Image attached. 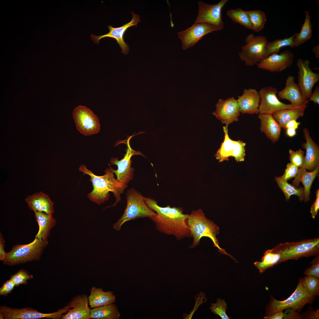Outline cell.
<instances>
[{
	"label": "cell",
	"mask_w": 319,
	"mask_h": 319,
	"mask_svg": "<svg viewBox=\"0 0 319 319\" xmlns=\"http://www.w3.org/2000/svg\"><path fill=\"white\" fill-rule=\"evenodd\" d=\"M120 316L116 305L113 303L95 307L91 310V318L118 319Z\"/></svg>",
	"instance_id": "cell-30"
},
{
	"label": "cell",
	"mask_w": 319,
	"mask_h": 319,
	"mask_svg": "<svg viewBox=\"0 0 319 319\" xmlns=\"http://www.w3.org/2000/svg\"><path fill=\"white\" fill-rule=\"evenodd\" d=\"M319 172V165L310 172L302 167H299L297 174L292 181V184L298 188L300 182L304 186V196L303 200L305 202L309 201L310 200V190L312 183L318 175Z\"/></svg>",
	"instance_id": "cell-26"
},
{
	"label": "cell",
	"mask_w": 319,
	"mask_h": 319,
	"mask_svg": "<svg viewBox=\"0 0 319 319\" xmlns=\"http://www.w3.org/2000/svg\"><path fill=\"white\" fill-rule=\"evenodd\" d=\"M131 136L123 141H119L115 144L114 146L120 143H123L127 145L126 153L124 157L119 160L118 158L113 157L111 158L110 162L111 165H116L118 167L117 170L113 169V172L116 176V179L120 182L127 185L133 178L134 168L131 167V158L135 155H140L145 157L139 151H136L130 147V140Z\"/></svg>",
	"instance_id": "cell-9"
},
{
	"label": "cell",
	"mask_w": 319,
	"mask_h": 319,
	"mask_svg": "<svg viewBox=\"0 0 319 319\" xmlns=\"http://www.w3.org/2000/svg\"><path fill=\"white\" fill-rule=\"evenodd\" d=\"M48 244V240L35 238L31 242L25 245L17 244L6 253L4 264L14 266L38 260Z\"/></svg>",
	"instance_id": "cell-6"
},
{
	"label": "cell",
	"mask_w": 319,
	"mask_h": 319,
	"mask_svg": "<svg viewBox=\"0 0 319 319\" xmlns=\"http://www.w3.org/2000/svg\"><path fill=\"white\" fill-rule=\"evenodd\" d=\"M5 241L2 236V234L0 232V260L4 261L6 258V253L4 250Z\"/></svg>",
	"instance_id": "cell-47"
},
{
	"label": "cell",
	"mask_w": 319,
	"mask_h": 319,
	"mask_svg": "<svg viewBox=\"0 0 319 319\" xmlns=\"http://www.w3.org/2000/svg\"><path fill=\"white\" fill-rule=\"evenodd\" d=\"M65 307L58 311L52 313H45L39 312L30 308H13L5 305L0 307V318L5 319H37L42 318H61L63 313H66Z\"/></svg>",
	"instance_id": "cell-12"
},
{
	"label": "cell",
	"mask_w": 319,
	"mask_h": 319,
	"mask_svg": "<svg viewBox=\"0 0 319 319\" xmlns=\"http://www.w3.org/2000/svg\"><path fill=\"white\" fill-rule=\"evenodd\" d=\"M144 199L149 207L156 213L149 219L154 223L157 230L173 235L178 240L191 237L188 224L189 215L184 214L182 208L169 206L162 207L153 198L144 197Z\"/></svg>",
	"instance_id": "cell-1"
},
{
	"label": "cell",
	"mask_w": 319,
	"mask_h": 319,
	"mask_svg": "<svg viewBox=\"0 0 319 319\" xmlns=\"http://www.w3.org/2000/svg\"><path fill=\"white\" fill-rule=\"evenodd\" d=\"M228 125L223 127L224 134V139L220 148L215 156L219 162L228 161L229 157H232L237 162L244 160L245 155V146L246 143L240 141H234L229 137Z\"/></svg>",
	"instance_id": "cell-11"
},
{
	"label": "cell",
	"mask_w": 319,
	"mask_h": 319,
	"mask_svg": "<svg viewBox=\"0 0 319 319\" xmlns=\"http://www.w3.org/2000/svg\"><path fill=\"white\" fill-rule=\"evenodd\" d=\"M132 19L130 22L117 27H114L109 25L108 28L109 31L108 33L99 36L92 34L91 35L92 40L95 43L98 44L100 40L102 38L107 37L113 38L116 40L120 46L121 49V53L126 55L129 52L130 48L128 45L124 40V35L128 28L133 26L136 27L138 23L140 22L139 15L134 14L133 12H132Z\"/></svg>",
	"instance_id": "cell-17"
},
{
	"label": "cell",
	"mask_w": 319,
	"mask_h": 319,
	"mask_svg": "<svg viewBox=\"0 0 319 319\" xmlns=\"http://www.w3.org/2000/svg\"><path fill=\"white\" fill-rule=\"evenodd\" d=\"M88 302L91 308L113 303L116 297L112 292L104 291L102 288L92 287L88 297Z\"/></svg>",
	"instance_id": "cell-28"
},
{
	"label": "cell",
	"mask_w": 319,
	"mask_h": 319,
	"mask_svg": "<svg viewBox=\"0 0 319 319\" xmlns=\"http://www.w3.org/2000/svg\"><path fill=\"white\" fill-rule=\"evenodd\" d=\"M260 129L273 143L277 142L281 134V127L271 114L259 113Z\"/></svg>",
	"instance_id": "cell-25"
},
{
	"label": "cell",
	"mask_w": 319,
	"mask_h": 319,
	"mask_svg": "<svg viewBox=\"0 0 319 319\" xmlns=\"http://www.w3.org/2000/svg\"><path fill=\"white\" fill-rule=\"evenodd\" d=\"M227 15L234 22L252 30V26L247 11L238 8L227 11Z\"/></svg>",
	"instance_id": "cell-35"
},
{
	"label": "cell",
	"mask_w": 319,
	"mask_h": 319,
	"mask_svg": "<svg viewBox=\"0 0 319 319\" xmlns=\"http://www.w3.org/2000/svg\"><path fill=\"white\" fill-rule=\"evenodd\" d=\"M30 209L34 211H40L52 214L54 213V203L48 195L42 192L36 193L25 198Z\"/></svg>",
	"instance_id": "cell-24"
},
{
	"label": "cell",
	"mask_w": 319,
	"mask_h": 319,
	"mask_svg": "<svg viewBox=\"0 0 319 319\" xmlns=\"http://www.w3.org/2000/svg\"><path fill=\"white\" fill-rule=\"evenodd\" d=\"M294 34L289 37L276 39L271 42L268 41L266 46V58L274 53H277L282 48L290 46L295 47L294 43Z\"/></svg>",
	"instance_id": "cell-33"
},
{
	"label": "cell",
	"mask_w": 319,
	"mask_h": 319,
	"mask_svg": "<svg viewBox=\"0 0 319 319\" xmlns=\"http://www.w3.org/2000/svg\"><path fill=\"white\" fill-rule=\"evenodd\" d=\"M312 265L304 271V274L307 276H315L319 279V256L315 258L311 262Z\"/></svg>",
	"instance_id": "cell-41"
},
{
	"label": "cell",
	"mask_w": 319,
	"mask_h": 319,
	"mask_svg": "<svg viewBox=\"0 0 319 319\" xmlns=\"http://www.w3.org/2000/svg\"><path fill=\"white\" fill-rule=\"evenodd\" d=\"M315 193L316 198L311 207L310 211L312 217L313 219L315 217L319 209V189L317 190Z\"/></svg>",
	"instance_id": "cell-46"
},
{
	"label": "cell",
	"mask_w": 319,
	"mask_h": 319,
	"mask_svg": "<svg viewBox=\"0 0 319 319\" xmlns=\"http://www.w3.org/2000/svg\"><path fill=\"white\" fill-rule=\"evenodd\" d=\"M308 59L304 60L299 58L296 65L298 69V85L302 94L307 100L310 98L315 84L319 81V74L313 72L310 67Z\"/></svg>",
	"instance_id": "cell-15"
},
{
	"label": "cell",
	"mask_w": 319,
	"mask_h": 319,
	"mask_svg": "<svg viewBox=\"0 0 319 319\" xmlns=\"http://www.w3.org/2000/svg\"><path fill=\"white\" fill-rule=\"evenodd\" d=\"M188 224L191 237L193 238L192 244L190 248H194L198 245L200 239L203 237L209 238L212 241L214 245L218 249L222 254L228 255L235 260L225 250L221 248L216 236L219 233V228L214 222L208 219L205 216L201 209L193 210L189 215Z\"/></svg>",
	"instance_id": "cell-3"
},
{
	"label": "cell",
	"mask_w": 319,
	"mask_h": 319,
	"mask_svg": "<svg viewBox=\"0 0 319 319\" xmlns=\"http://www.w3.org/2000/svg\"><path fill=\"white\" fill-rule=\"evenodd\" d=\"M105 171V174L102 176H97L88 169L86 166L82 165L79 170L90 177V180L92 183L93 188L88 195L87 197L92 201L98 205L104 203L110 197L109 192L114 194L116 198L115 202L111 206L105 208L114 206L121 201V195L128 187L127 185L123 184L114 178L113 169L110 166Z\"/></svg>",
	"instance_id": "cell-2"
},
{
	"label": "cell",
	"mask_w": 319,
	"mask_h": 319,
	"mask_svg": "<svg viewBox=\"0 0 319 319\" xmlns=\"http://www.w3.org/2000/svg\"><path fill=\"white\" fill-rule=\"evenodd\" d=\"M252 26V30L256 32L264 27L266 19L264 13L259 10L247 11Z\"/></svg>",
	"instance_id": "cell-36"
},
{
	"label": "cell",
	"mask_w": 319,
	"mask_h": 319,
	"mask_svg": "<svg viewBox=\"0 0 319 319\" xmlns=\"http://www.w3.org/2000/svg\"><path fill=\"white\" fill-rule=\"evenodd\" d=\"M286 168L285 170L284 174L281 176L284 180L287 181L296 176L299 167L290 162L288 163L286 165Z\"/></svg>",
	"instance_id": "cell-42"
},
{
	"label": "cell",
	"mask_w": 319,
	"mask_h": 319,
	"mask_svg": "<svg viewBox=\"0 0 319 319\" xmlns=\"http://www.w3.org/2000/svg\"><path fill=\"white\" fill-rule=\"evenodd\" d=\"M278 92L276 88L271 86L265 87L260 89L258 92L260 99L258 114H272L280 110L303 107L295 106L281 102L277 97Z\"/></svg>",
	"instance_id": "cell-13"
},
{
	"label": "cell",
	"mask_w": 319,
	"mask_h": 319,
	"mask_svg": "<svg viewBox=\"0 0 319 319\" xmlns=\"http://www.w3.org/2000/svg\"><path fill=\"white\" fill-rule=\"evenodd\" d=\"M72 114L77 129L81 134L87 136L99 132L100 125L99 118L89 108L79 105L73 110Z\"/></svg>",
	"instance_id": "cell-10"
},
{
	"label": "cell",
	"mask_w": 319,
	"mask_h": 319,
	"mask_svg": "<svg viewBox=\"0 0 319 319\" xmlns=\"http://www.w3.org/2000/svg\"><path fill=\"white\" fill-rule=\"evenodd\" d=\"M272 249L281 255L280 263L289 260L318 255L319 253V238L281 243Z\"/></svg>",
	"instance_id": "cell-5"
},
{
	"label": "cell",
	"mask_w": 319,
	"mask_h": 319,
	"mask_svg": "<svg viewBox=\"0 0 319 319\" xmlns=\"http://www.w3.org/2000/svg\"><path fill=\"white\" fill-rule=\"evenodd\" d=\"M307 105L302 107L284 109L276 111L272 115L281 128L285 129L286 124L292 120H297L303 116Z\"/></svg>",
	"instance_id": "cell-29"
},
{
	"label": "cell",
	"mask_w": 319,
	"mask_h": 319,
	"mask_svg": "<svg viewBox=\"0 0 319 319\" xmlns=\"http://www.w3.org/2000/svg\"><path fill=\"white\" fill-rule=\"evenodd\" d=\"M228 1V0H222L213 5L198 1V14L194 23H207L222 30L224 26L222 17V10Z\"/></svg>",
	"instance_id": "cell-14"
},
{
	"label": "cell",
	"mask_w": 319,
	"mask_h": 319,
	"mask_svg": "<svg viewBox=\"0 0 319 319\" xmlns=\"http://www.w3.org/2000/svg\"><path fill=\"white\" fill-rule=\"evenodd\" d=\"M220 30L216 26L207 23H194L191 27L178 33L184 50L193 46L205 35Z\"/></svg>",
	"instance_id": "cell-16"
},
{
	"label": "cell",
	"mask_w": 319,
	"mask_h": 319,
	"mask_svg": "<svg viewBox=\"0 0 319 319\" xmlns=\"http://www.w3.org/2000/svg\"><path fill=\"white\" fill-rule=\"evenodd\" d=\"M286 129V134L288 136L292 137L296 135V129L292 128H288Z\"/></svg>",
	"instance_id": "cell-51"
},
{
	"label": "cell",
	"mask_w": 319,
	"mask_h": 319,
	"mask_svg": "<svg viewBox=\"0 0 319 319\" xmlns=\"http://www.w3.org/2000/svg\"><path fill=\"white\" fill-rule=\"evenodd\" d=\"M34 216L39 226V230L35 238L47 240L51 230L55 225L56 219L52 214L40 211H35Z\"/></svg>",
	"instance_id": "cell-27"
},
{
	"label": "cell",
	"mask_w": 319,
	"mask_h": 319,
	"mask_svg": "<svg viewBox=\"0 0 319 319\" xmlns=\"http://www.w3.org/2000/svg\"><path fill=\"white\" fill-rule=\"evenodd\" d=\"M87 295L83 294L75 297L67 306L68 312L62 315V319H89L91 310L88 306Z\"/></svg>",
	"instance_id": "cell-20"
},
{
	"label": "cell",
	"mask_w": 319,
	"mask_h": 319,
	"mask_svg": "<svg viewBox=\"0 0 319 319\" xmlns=\"http://www.w3.org/2000/svg\"><path fill=\"white\" fill-rule=\"evenodd\" d=\"M305 17L304 23L299 33L294 34V43L295 46H297L304 43L311 37L312 26L309 12L305 11Z\"/></svg>",
	"instance_id": "cell-34"
},
{
	"label": "cell",
	"mask_w": 319,
	"mask_h": 319,
	"mask_svg": "<svg viewBox=\"0 0 319 319\" xmlns=\"http://www.w3.org/2000/svg\"><path fill=\"white\" fill-rule=\"evenodd\" d=\"M277 93L279 99L287 100L294 106L302 107L309 103V100L304 97L298 85L295 82L294 77L292 75L287 77L285 87Z\"/></svg>",
	"instance_id": "cell-21"
},
{
	"label": "cell",
	"mask_w": 319,
	"mask_h": 319,
	"mask_svg": "<svg viewBox=\"0 0 319 319\" xmlns=\"http://www.w3.org/2000/svg\"><path fill=\"white\" fill-rule=\"evenodd\" d=\"M126 206L123 215L113 225L116 231L121 229L126 222L136 219L151 217L156 214L145 202L142 194L133 188L128 190L126 192Z\"/></svg>",
	"instance_id": "cell-4"
},
{
	"label": "cell",
	"mask_w": 319,
	"mask_h": 319,
	"mask_svg": "<svg viewBox=\"0 0 319 319\" xmlns=\"http://www.w3.org/2000/svg\"><path fill=\"white\" fill-rule=\"evenodd\" d=\"M32 275H30L26 271L21 269L11 276L10 279L13 281L16 287L20 285L26 284L28 282L27 280L32 279Z\"/></svg>",
	"instance_id": "cell-39"
},
{
	"label": "cell",
	"mask_w": 319,
	"mask_h": 319,
	"mask_svg": "<svg viewBox=\"0 0 319 319\" xmlns=\"http://www.w3.org/2000/svg\"><path fill=\"white\" fill-rule=\"evenodd\" d=\"M303 133L306 142H304L301 146L305 149L306 154L302 167L313 170L319 165V147L311 137L307 128L303 129Z\"/></svg>",
	"instance_id": "cell-22"
},
{
	"label": "cell",
	"mask_w": 319,
	"mask_h": 319,
	"mask_svg": "<svg viewBox=\"0 0 319 319\" xmlns=\"http://www.w3.org/2000/svg\"><path fill=\"white\" fill-rule=\"evenodd\" d=\"M227 308L225 301L220 298L217 299L216 303H211V306L209 307L212 312L219 316L222 319H230L226 312Z\"/></svg>",
	"instance_id": "cell-38"
},
{
	"label": "cell",
	"mask_w": 319,
	"mask_h": 319,
	"mask_svg": "<svg viewBox=\"0 0 319 319\" xmlns=\"http://www.w3.org/2000/svg\"><path fill=\"white\" fill-rule=\"evenodd\" d=\"M289 153L290 162L298 167H302L304 157V151L301 149L295 151L290 149L289 150Z\"/></svg>",
	"instance_id": "cell-40"
},
{
	"label": "cell",
	"mask_w": 319,
	"mask_h": 319,
	"mask_svg": "<svg viewBox=\"0 0 319 319\" xmlns=\"http://www.w3.org/2000/svg\"><path fill=\"white\" fill-rule=\"evenodd\" d=\"M216 106V110L212 114L222 123L228 126L238 121L240 113L237 100L233 97L219 99Z\"/></svg>",
	"instance_id": "cell-19"
},
{
	"label": "cell",
	"mask_w": 319,
	"mask_h": 319,
	"mask_svg": "<svg viewBox=\"0 0 319 319\" xmlns=\"http://www.w3.org/2000/svg\"><path fill=\"white\" fill-rule=\"evenodd\" d=\"M284 314V318L285 319H302L301 314L297 312L296 311L291 308L285 309Z\"/></svg>",
	"instance_id": "cell-44"
},
{
	"label": "cell",
	"mask_w": 319,
	"mask_h": 319,
	"mask_svg": "<svg viewBox=\"0 0 319 319\" xmlns=\"http://www.w3.org/2000/svg\"><path fill=\"white\" fill-rule=\"evenodd\" d=\"M305 290L308 293L315 295H319V279L315 276H307L301 278Z\"/></svg>",
	"instance_id": "cell-37"
},
{
	"label": "cell",
	"mask_w": 319,
	"mask_h": 319,
	"mask_svg": "<svg viewBox=\"0 0 319 319\" xmlns=\"http://www.w3.org/2000/svg\"><path fill=\"white\" fill-rule=\"evenodd\" d=\"M15 286V284L10 279L7 280L0 289V295L7 296L13 290Z\"/></svg>",
	"instance_id": "cell-43"
},
{
	"label": "cell",
	"mask_w": 319,
	"mask_h": 319,
	"mask_svg": "<svg viewBox=\"0 0 319 319\" xmlns=\"http://www.w3.org/2000/svg\"><path fill=\"white\" fill-rule=\"evenodd\" d=\"M316 296L306 292L300 278L296 289L286 299L279 301L270 296V301L266 307V315H270L288 308L299 311L301 310L306 304L312 303Z\"/></svg>",
	"instance_id": "cell-7"
},
{
	"label": "cell",
	"mask_w": 319,
	"mask_h": 319,
	"mask_svg": "<svg viewBox=\"0 0 319 319\" xmlns=\"http://www.w3.org/2000/svg\"><path fill=\"white\" fill-rule=\"evenodd\" d=\"M245 40L246 44L242 46L238 54L240 59L246 65L254 66L266 58L268 41L265 36L250 34L246 37Z\"/></svg>",
	"instance_id": "cell-8"
},
{
	"label": "cell",
	"mask_w": 319,
	"mask_h": 319,
	"mask_svg": "<svg viewBox=\"0 0 319 319\" xmlns=\"http://www.w3.org/2000/svg\"><path fill=\"white\" fill-rule=\"evenodd\" d=\"M284 314L282 310L280 311L272 314L267 315L264 317L265 319H282L284 318Z\"/></svg>",
	"instance_id": "cell-49"
},
{
	"label": "cell",
	"mask_w": 319,
	"mask_h": 319,
	"mask_svg": "<svg viewBox=\"0 0 319 319\" xmlns=\"http://www.w3.org/2000/svg\"><path fill=\"white\" fill-rule=\"evenodd\" d=\"M302 315L303 319H319V309L315 311L311 307H309L307 311L303 312Z\"/></svg>",
	"instance_id": "cell-45"
},
{
	"label": "cell",
	"mask_w": 319,
	"mask_h": 319,
	"mask_svg": "<svg viewBox=\"0 0 319 319\" xmlns=\"http://www.w3.org/2000/svg\"><path fill=\"white\" fill-rule=\"evenodd\" d=\"M240 113L253 114L258 113L260 102L258 92L255 89H245L241 96L237 100Z\"/></svg>",
	"instance_id": "cell-23"
},
{
	"label": "cell",
	"mask_w": 319,
	"mask_h": 319,
	"mask_svg": "<svg viewBox=\"0 0 319 319\" xmlns=\"http://www.w3.org/2000/svg\"><path fill=\"white\" fill-rule=\"evenodd\" d=\"M300 122H297L296 120H292L288 122L286 125L285 129L288 128H292L296 129L298 128V126L300 124Z\"/></svg>",
	"instance_id": "cell-50"
},
{
	"label": "cell",
	"mask_w": 319,
	"mask_h": 319,
	"mask_svg": "<svg viewBox=\"0 0 319 319\" xmlns=\"http://www.w3.org/2000/svg\"><path fill=\"white\" fill-rule=\"evenodd\" d=\"M275 180L285 196L286 201L289 200L291 195L297 196L300 201L303 200L304 196V188L296 187L293 185L289 183L287 181L283 179L281 177H276Z\"/></svg>",
	"instance_id": "cell-32"
},
{
	"label": "cell",
	"mask_w": 319,
	"mask_h": 319,
	"mask_svg": "<svg viewBox=\"0 0 319 319\" xmlns=\"http://www.w3.org/2000/svg\"><path fill=\"white\" fill-rule=\"evenodd\" d=\"M312 51L314 53L316 58H319V44L313 48Z\"/></svg>",
	"instance_id": "cell-52"
},
{
	"label": "cell",
	"mask_w": 319,
	"mask_h": 319,
	"mask_svg": "<svg viewBox=\"0 0 319 319\" xmlns=\"http://www.w3.org/2000/svg\"><path fill=\"white\" fill-rule=\"evenodd\" d=\"M294 55L289 50L280 54H272L257 64L258 68L271 72H280L291 66L293 63Z\"/></svg>",
	"instance_id": "cell-18"
},
{
	"label": "cell",
	"mask_w": 319,
	"mask_h": 319,
	"mask_svg": "<svg viewBox=\"0 0 319 319\" xmlns=\"http://www.w3.org/2000/svg\"><path fill=\"white\" fill-rule=\"evenodd\" d=\"M309 100L313 102L315 104H319V87L316 86L313 92H312Z\"/></svg>",
	"instance_id": "cell-48"
},
{
	"label": "cell",
	"mask_w": 319,
	"mask_h": 319,
	"mask_svg": "<svg viewBox=\"0 0 319 319\" xmlns=\"http://www.w3.org/2000/svg\"><path fill=\"white\" fill-rule=\"evenodd\" d=\"M281 255L279 253L274 251L272 249H268L263 253L261 261L254 263L255 266L262 274L267 269L280 263Z\"/></svg>",
	"instance_id": "cell-31"
}]
</instances>
